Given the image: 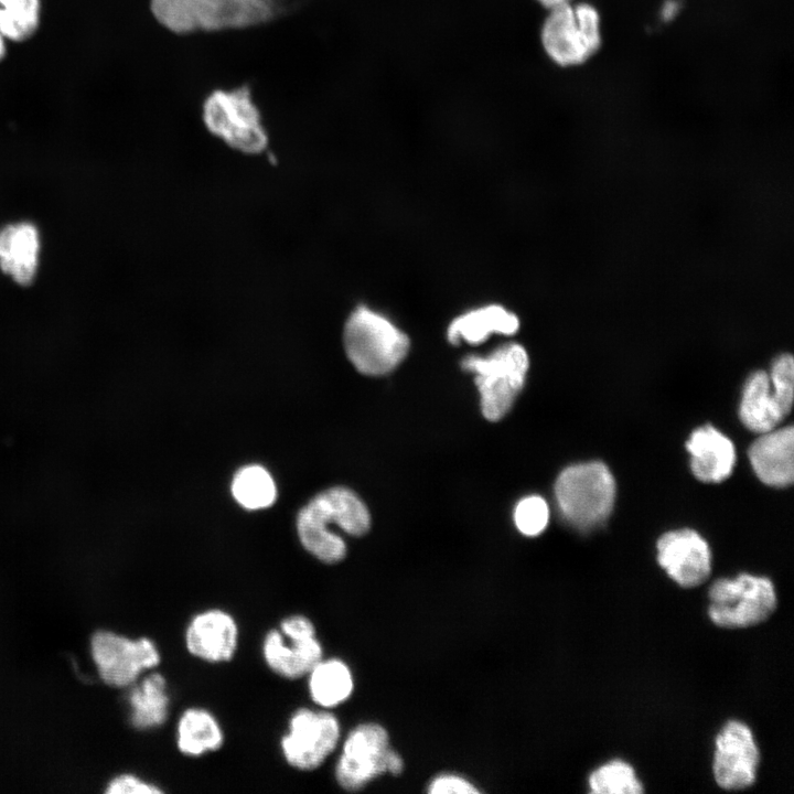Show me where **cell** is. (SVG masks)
Listing matches in <instances>:
<instances>
[{
    "instance_id": "26",
    "label": "cell",
    "mask_w": 794,
    "mask_h": 794,
    "mask_svg": "<svg viewBox=\"0 0 794 794\" xmlns=\"http://www.w3.org/2000/svg\"><path fill=\"white\" fill-rule=\"evenodd\" d=\"M589 787L593 794H639L644 791L633 768L620 760L594 770L589 776Z\"/></svg>"
},
{
    "instance_id": "27",
    "label": "cell",
    "mask_w": 794,
    "mask_h": 794,
    "mask_svg": "<svg viewBox=\"0 0 794 794\" xmlns=\"http://www.w3.org/2000/svg\"><path fill=\"white\" fill-rule=\"evenodd\" d=\"M517 529L526 536H537L548 525L549 507L546 501L538 495L524 497L518 502L514 512Z\"/></svg>"
},
{
    "instance_id": "21",
    "label": "cell",
    "mask_w": 794,
    "mask_h": 794,
    "mask_svg": "<svg viewBox=\"0 0 794 794\" xmlns=\"http://www.w3.org/2000/svg\"><path fill=\"white\" fill-rule=\"evenodd\" d=\"M130 688V722L139 730L162 726L169 716L170 695L164 676L151 673Z\"/></svg>"
},
{
    "instance_id": "18",
    "label": "cell",
    "mask_w": 794,
    "mask_h": 794,
    "mask_svg": "<svg viewBox=\"0 0 794 794\" xmlns=\"http://www.w3.org/2000/svg\"><path fill=\"white\" fill-rule=\"evenodd\" d=\"M39 249V232L33 224L21 222L0 229V268L17 283L33 282Z\"/></svg>"
},
{
    "instance_id": "7",
    "label": "cell",
    "mask_w": 794,
    "mask_h": 794,
    "mask_svg": "<svg viewBox=\"0 0 794 794\" xmlns=\"http://www.w3.org/2000/svg\"><path fill=\"white\" fill-rule=\"evenodd\" d=\"M203 121L212 135L245 154H259L268 146L259 110L247 87L213 92L203 104Z\"/></svg>"
},
{
    "instance_id": "33",
    "label": "cell",
    "mask_w": 794,
    "mask_h": 794,
    "mask_svg": "<svg viewBox=\"0 0 794 794\" xmlns=\"http://www.w3.org/2000/svg\"><path fill=\"white\" fill-rule=\"evenodd\" d=\"M7 42H8V40L4 37L2 32L0 31V62L7 55Z\"/></svg>"
},
{
    "instance_id": "8",
    "label": "cell",
    "mask_w": 794,
    "mask_h": 794,
    "mask_svg": "<svg viewBox=\"0 0 794 794\" xmlns=\"http://www.w3.org/2000/svg\"><path fill=\"white\" fill-rule=\"evenodd\" d=\"M547 54L562 66L588 60L600 46V18L589 4L551 9L541 32Z\"/></svg>"
},
{
    "instance_id": "25",
    "label": "cell",
    "mask_w": 794,
    "mask_h": 794,
    "mask_svg": "<svg viewBox=\"0 0 794 794\" xmlns=\"http://www.w3.org/2000/svg\"><path fill=\"white\" fill-rule=\"evenodd\" d=\"M42 0H0V31L8 41L23 42L41 22Z\"/></svg>"
},
{
    "instance_id": "14",
    "label": "cell",
    "mask_w": 794,
    "mask_h": 794,
    "mask_svg": "<svg viewBox=\"0 0 794 794\" xmlns=\"http://www.w3.org/2000/svg\"><path fill=\"white\" fill-rule=\"evenodd\" d=\"M657 561L683 588L704 583L711 573L708 543L694 529L683 528L663 534L657 543Z\"/></svg>"
},
{
    "instance_id": "4",
    "label": "cell",
    "mask_w": 794,
    "mask_h": 794,
    "mask_svg": "<svg viewBox=\"0 0 794 794\" xmlns=\"http://www.w3.org/2000/svg\"><path fill=\"white\" fill-rule=\"evenodd\" d=\"M345 353L362 374L378 376L391 372L407 355L408 335L382 313L357 305L343 332Z\"/></svg>"
},
{
    "instance_id": "20",
    "label": "cell",
    "mask_w": 794,
    "mask_h": 794,
    "mask_svg": "<svg viewBox=\"0 0 794 794\" xmlns=\"http://www.w3.org/2000/svg\"><path fill=\"white\" fill-rule=\"evenodd\" d=\"M785 417L769 375L764 371L753 372L743 386L739 406V418L743 426L760 434L776 428Z\"/></svg>"
},
{
    "instance_id": "9",
    "label": "cell",
    "mask_w": 794,
    "mask_h": 794,
    "mask_svg": "<svg viewBox=\"0 0 794 794\" xmlns=\"http://www.w3.org/2000/svg\"><path fill=\"white\" fill-rule=\"evenodd\" d=\"M340 738V721L332 712L301 707L291 713L280 749L291 768L312 771L331 755Z\"/></svg>"
},
{
    "instance_id": "12",
    "label": "cell",
    "mask_w": 794,
    "mask_h": 794,
    "mask_svg": "<svg viewBox=\"0 0 794 794\" xmlns=\"http://www.w3.org/2000/svg\"><path fill=\"white\" fill-rule=\"evenodd\" d=\"M90 646L101 679L116 687L132 685L144 670L157 667L161 661L159 648L148 637L132 640L99 631Z\"/></svg>"
},
{
    "instance_id": "16",
    "label": "cell",
    "mask_w": 794,
    "mask_h": 794,
    "mask_svg": "<svg viewBox=\"0 0 794 794\" xmlns=\"http://www.w3.org/2000/svg\"><path fill=\"white\" fill-rule=\"evenodd\" d=\"M757 476L766 485L786 487L794 479V430L792 426L760 433L749 449Z\"/></svg>"
},
{
    "instance_id": "5",
    "label": "cell",
    "mask_w": 794,
    "mask_h": 794,
    "mask_svg": "<svg viewBox=\"0 0 794 794\" xmlns=\"http://www.w3.org/2000/svg\"><path fill=\"white\" fill-rule=\"evenodd\" d=\"M528 366L527 352L517 343L501 345L486 356L462 360L461 367L475 374L481 410L487 420H500L508 412L524 386Z\"/></svg>"
},
{
    "instance_id": "30",
    "label": "cell",
    "mask_w": 794,
    "mask_h": 794,
    "mask_svg": "<svg viewBox=\"0 0 794 794\" xmlns=\"http://www.w3.org/2000/svg\"><path fill=\"white\" fill-rule=\"evenodd\" d=\"M430 794H475L480 791L466 779L457 774H441L428 785Z\"/></svg>"
},
{
    "instance_id": "23",
    "label": "cell",
    "mask_w": 794,
    "mask_h": 794,
    "mask_svg": "<svg viewBox=\"0 0 794 794\" xmlns=\"http://www.w3.org/2000/svg\"><path fill=\"white\" fill-rule=\"evenodd\" d=\"M312 701L322 709L337 707L346 701L354 689L348 665L336 657L321 658L305 675Z\"/></svg>"
},
{
    "instance_id": "32",
    "label": "cell",
    "mask_w": 794,
    "mask_h": 794,
    "mask_svg": "<svg viewBox=\"0 0 794 794\" xmlns=\"http://www.w3.org/2000/svg\"><path fill=\"white\" fill-rule=\"evenodd\" d=\"M540 3H543L547 8H555L558 6H561L564 3H567L568 0H538Z\"/></svg>"
},
{
    "instance_id": "1",
    "label": "cell",
    "mask_w": 794,
    "mask_h": 794,
    "mask_svg": "<svg viewBox=\"0 0 794 794\" xmlns=\"http://www.w3.org/2000/svg\"><path fill=\"white\" fill-rule=\"evenodd\" d=\"M335 524L353 536H362L371 525L363 501L343 486L328 489L303 506L297 517V532L303 548L324 564H336L346 555V545L329 525Z\"/></svg>"
},
{
    "instance_id": "2",
    "label": "cell",
    "mask_w": 794,
    "mask_h": 794,
    "mask_svg": "<svg viewBox=\"0 0 794 794\" xmlns=\"http://www.w3.org/2000/svg\"><path fill=\"white\" fill-rule=\"evenodd\" d=\"M281 0H151L157 20L178 33L258 24L276 15Z\"/></svg>"
},
{
    "instance_id": "13",
    "label": "cell",
    "mask_w": 794,
    "mask_h": 794,
    "mask_svg": "<svg viewBox=\"0 0 794 794\" xmlns=\"http://www.w3.org/2000/svg\"><path fill=\"white\" fill-rule=\"evenodd\" d=\"M759 749L750 728L738 720L728 721L716 738L713 776L725 790L750 787L757 777Z\"/></svg>"
},
{
    "instance_id": "17",
    "label": "cell",
    "mask_w": 794,
    "mask_h": 794,
    "mask_svg": "<svg viewBox=\"0 0 794 794\" xmlns=\"http://www.w3.org/2000/svg\"><path fill=\"white\" fill-rule=\"evenodd\" d=\"M694 476L705 483L726 480L736 464L733 442L711 425L695 429L686 441Z\"/></svg>"
},
{
    "instance_id": "31",
    "label": "cell",
    "mask_w": 794,
    "mask_h": 794,
    "mask_svg": "<svg viewBox=\"0 0 794 794\" xmlns=\"http://www.w3.org/2000/svg\"><path fill=\"white\" fill-rule=\"evenodd\" d=\"M403 769L404 761L401 757L394 749H390L387 757V773L399 774Z\"/></svg>"
},
{
    "instance_id": "19",
    "label": "cell",
    "mask_w": 794,
    "mask_h": 794,
    "mask_svg": "<svg viewBox=\"0 0 794 794\" xmlns=\"http://www.w3.org/2000/svg\"><path fill=\"white\" fill-rule=\"evenodd\" d=\"M519 329L518 316L496 303L469 310L453 319L447 330L448 341L453 345L462 342L479 345L492 334L512 335Z\"/></svg>"
},
{
    "instance_id": "28",
    "label": "cell",
    "mask_w": 794,
    "mask_h": 794,
    "mask_svg": "<svg viewBox=\"0 0 794 794\" xmlns=\"http://www.w3.org/2000/svg\"><path fill=\"white\" fill-rule=\"evenodd\" d=\"M775 398L787 416L791 412L794 397V363L790 354L780 355L772 364L769 375Z\"/></svg>"
},
{
    "instance_id": "24",
    "label": "cell",
    "mask_w": 794,
    "mask_h": 794,
    "mask_svg": "<svg viewBox=\"0 0 794 794\" xmlns=\"http://www.w3.org/2000/svg\"><path fill=\"white\" fill-rule=\"evenodd\" d=\"M235 500L247 509L266 508L276 500L277 490L269 472L256 464L239 469L232 481Z\"/></svg>"
},
{
    "instance_id": "11",
    "label": "cell",
    "mask_w": 794,
    "mask_h": 794,
    "mask_svg": "<svg viewBox=\"0 0 794 794\" xmlns=\"http://www.w3.org/2000/svg\"><path fill=\"white\" fill-rule=\"evenodd\" d=\"M389 737L379 723L365 722L346 736L335 765V780L345 791L362 790L387 773Z\"/></svg>"
},
{
    "instance_id": "10",
    "label": "cell",
    "mask_w": 794,
    "mask_h": 794,
    "mask_svg": "<svg viewBox=\"0 0 794 794\" xmlns=\"http://www.w3.org/2000/svg\"><path fill=\"white\" fill-rule=\"evenodd\" d=\"M266 665L278 676L298 679L323 657V647L313 622L303 614L285 618L279 629L269 630L261 644Z\"/></svg>"
},
{
    "instance_id": "6",
    "label": "cell",
    "mask_w": 794,
    "mask_h": 794,
    "mask_svg": "<svg viewBox=\"0 0 794 794\" xmlns=\"http://www.w3.org/2000/svg\"><path fill=\"white\" fill-rule=\"evenodd\" d=\"M708 615L718 626L742 629L766 621L776 608L773 582L766 577L740 573L719 578L708 590Z\"/></svg>"
},
{
    "instance_id": "3",
    "label": "cell",
    "mask_w": 794,
    "mask_h": 794,
    "mask_svg": "<svg viewBox=\"0 0 794 794\" xmlns=\"http://www.w3.org/2000/svg\"><path fill=\"white\" fill-rule=\"evenodd\" d=\"M615 481L609 468L599 461L565 468L555 484V496L562 518L584 533L600 527L615 502Z\"/></svg>"
},
{
    "instance_id": "29",
    "label": "cell",
    "mask_w": 794,
    "mask_h": 794,
    "mask_svg": "<svg viewBox=\"0 0 794 794\" xmlns=\"http://www.w3.org/2000/svg\"><path fill=\"white\" fill-rule=\"evenodd\" d=\"M108 794H158L163 791L155 784L132 774H122L111 780L106 788Z\"/></svg>"
},
{
    "instance_id": "15",
    "label": "cell",
    "mask_w": 794,
    "mask_h": 794,
    "mask_svg": "<svg viewBox=\"0 0 794 794\" xmlns=\"http://www.w3.org/2000/svg\"><path fill=\"white\" fill-rule=\"evenodd\" d=\"M187 652L207 663L229 662L236 654L239 627L223 609H206L193 615L184 634Z\"/></svg>"
},
{
    "instance_id": "22",
    "label": "cell",
    "mask_w": 794,
    "mask_h": 794,
    "mask_svg": "<svg viewBox=\"0 0 794 794\" xmlns=\"http://www.w3.org/2000/svg\"><path fill=\"white\" fill-rule=\"evenodd\" d=\"M224 743V731L217 718L202 707H190L176 723V747L192 758L217 751Z\"/></svg>"
}]
</instances>
